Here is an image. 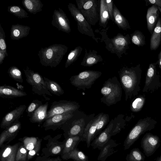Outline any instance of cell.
I'll use <instances>...</instances> for the list:
<instances>
[{
  "instance_id": "obj_13",
  "label": "cell",
  "mask_w": 161,
  "mask_h": 161,
  "mask_svg": "<svg viewBox=\"0 0 161 161\" xmlns=\"http://www.w3.org/2000/svg\"><path fill=\"white\" fill-rule=\"evenodd\" d=\"M73 113L74 112H69L55 115L45 120L43 126L46 130L50 129L55 130L60 128L73 117Z\"/></svg>"
},
{
  "instance_id": "obj_50",
  "label": "cell",
  "mask_w": 161,
  "mask_h": 161,
  "mask_svg": "<svg viewBox=\"0 0 161 161\" xmlns=\"http://www.w3.org/2000/svg\"><path fill=\"white\" fill-rule=\"evenodd\" d=\"M41 161H61V159L59 156L55 158H43L40 157Z\"/></svg>"
},
{
  "instance_id": "obj_24",
  "label": "cell",
  "mask_w": 161,
  "mask_h": 161,
  "mask_svg": "<svg viewBox=\"0 0 161 161\" xmlns=\"http://www.w3.org/2000/svg\"><path fill=\"white\" fill-rule=\"evenodd\" d=\"M159 14V11L155 5H152L147 9L146 15L147 27L151 35L157 23Z\"/></svg>"
},
{
  "instance_id": "obj_36",
  "label": "cell",
  "mask_w": 161,
  "mask_h": 161,
  "mask_svg": "<svg viewBox=\"0 0 161 161\" xmlns=\"http://www.w3.org/2000/svg\"><path fill=\"white\" fill-rule=\"evenodd\" d=\"M131 39L133 44L138 47L143 46L145 44V37L139 31H136L131 35Z\"/></svg>"
},
{
  "instance_id": "obj_48",
  "label": "cell",
  "mask_w": 161,
  "mask_h": 161,
  "mask_svg": "<svg viewBox=\"0 0 161 161\" xmlns=\"http://www.w3.org/2000/svg\"><path fill=\"white\" fill-rule=\"evenodd\" d=\"M145 1L147 2L148 3L152 4V5H155L161 8V0H148Z\"/></svg>"
},
{
  "instance_id": "obj_31",
  "label": "cell",
  "mask_w": 161,
  "mask_h": 161,
  "mask_svg": "<svg viewBox=\"0 0 161 161\" xmlns=\"http://www.w3.org/2000/svg\"><path fill=\"white\" fill-rule=\"evenodd\" d=\"M43 78L46 83L47 88L50 93L57 96L63 95L64 91L60 85L56 82L51 80L45 77Z\"/></svg>"
},
{
  "instance_id": "obj_21",
  "label": "cell",
  "mask_w": 161,
  "mask_h": 161,
  "mask_svg": "<svg viewBox=\"0 0 161 161\" xmlns=\"http://www.w3.org/2000/svg\"><path fill=\"white\" fill-rule=\"evenodd\" d=\"M23 91L11 86L3 85L0 86V97L3 98L21 97L27 95Z\"/></svg>"
},
{
  "instance_id": "obj_22",
  "label": "cell",
  "mask_w": 161,
  "mask_h": 161,
  "mask_svg": "<svg viewBox=\"0 0 161 161\" xmlns=\"http://www.w3.org/2000/svg\"><path fill=\"white\" fill-rule=\"evenodd\" d=\"M84 141L83 136H69L65 139L64 146L61 154L64 159L66 156L77 147L81 141Z\"/></svg>"
},
{
  "instance_id": "obj_30",
  "label": "cell",
  "mask_w": 161,
  "mask_h": 161,
  "mask_svg": "<svg viewBox=\"0 0 161 161\" xmlns=\"http://www.w3.org/2000/svg\"><path fill=\"white\" fill-rule=\"evenodd\" d=\"M99 8L100 25L105 28L108 23V19L110 17L108 11L106 0L100 1Z\"/></svg>"
},
{
  "instance_id": "obj_52",
  "label": "cell",
  "mask_w": 161,
  "mask_h": 161,
  "mask_svg": "<svg viewBox=\"0 0 161 161\" xmlns=\"http://www.w3.org/2000/svg\"><path fill=\"white\" fill-rule=\"evenodd\" d=\"M155 161H161V155L157 158Z\"/></svg>"
},
{
  "instance_id": "obj_6",
  "label": "cell",
  "mask_w": 161,
  "mask_h": 161,
  "mask_svg": "<svg viewBox=\"0 0 161 161\" xmlns=\"http://www.w3.org/2000/svg\"><path fill=\"white\" fill-rule=\"evenodd\" d=\"M27 82L32 86V91L39 95H46L52 96L48 90L45 81L38 73L35 72L28 66L23 69Z\"/></svg>"
},
{
  "instance_id": "obj_12",
  "label": "cell",
  "mask_w": 161,
  "mask_h": 161,
  "mask_svg": "<svg viewBox=\"0 0 161 161\" xmlns=\"http://www.w3.org/2000/svg\"><path fill=\"white\" fill-rule=\"evenodd\" d=\"M51 23L59 31L68 33L71 32L69 20L65 12L60 8L54 10Z\"/></svg>"
},
{
  "instance_id": "obj_25",
  "label": "cell",
  "mask_w": 161,
  "mask_h": 161,
  "mask_svg": "<svg viewBox=\"0 0 161 161\" xmlns=\"http://www.w3.org/2000/svg\"><path fill=\"white\" fill-rule=\"evenodd\" d=\"M30 29L31 28L28 26L18 24L12 25L10 29V37L13 40H18L27 36Z\"/></svg>"
},
{
  "instance_id": "obj_16",
  "label": "cell",
  "mask_w": 161,
  "mask_h": 161,
  "mask_svg": "<svg viewBox=\"0 0 161 161\" xmlns=\"http://www.w3.org/2000/svg\"><path fill=\"white\" fill-rule=\"evenodd\" d=\"M103 113H101L91 120L86 125L84 130L83 136L86 141L87 148L96 138V133L97 123Z\"/></svg>"
},
{
  "instance_id": "obj_51",
  "label": "cell",
  "mask_w": 161,
  "mask_h": 161,
  "mask_svg": "<svg viewBox=\"0 0 161 161\" xmlns=\"http://www.w3.org/2000/svg\"><path fill=\"white\" fill-rule=\"evenodd\" d=\"M157 62L159 67L161 69V50L158 54V60Z\"/></svg>"
},
{
  "instance_id": "obj_33",
  "label": "cell",
  "mask_w": 161,
  "mask_h": 161,
  "mask_svg": "<svg viewBox=\"0 0 161 161\" xmlns=\"http://www.w3.org/2000/svg\"><path fill=\"white\" fill-rule=\"evenodd\" d=\"M146 101L145 96L140 95L137 96L132 102L130 106V110L134 112L140 111L143 108Z\"/></svg>"
},
{
  "instance_id": "obj_32",
  "label": "cell",
  "mask_w": 161,
  "mask_h": 161,
  "mask_svg": "<svg viewBox=\"0 0 161 161\" xmlns=\"http://www.w3.org/2000/svg\"><path fill=\"white\" fill-rule=\"evenodd\" d=\"M71 159L74 161H88V157L77 148L69 153L64 159Z\"/></svg>"
},
{
  "instance_id": "obj_23",
  "label": "cell",
  "mask_w": 161,
  "mask_h": 161,
  "mask_svg": "<svg viewBox=\"0 0 161 161\" xmlns=\"http://www.w3.org/2000/svg\"><path fill=\"white\" fill-rule=\"evenodd\" d=\"M19 144L5 146L0 153V161H15V157Z\"/></svg>"
},
{
  "instance_id": "obj_20",
  "label": "cell",
  "mask_w": 161,
  "mask_h": 161,
  "mask_svg": "<svg viewBox=\"0 0 161 161\" xmlns=\"http://www.w3.org/2000/svg\"><path fill=\"white\" fill-rule=\"evenodd\" d=\"M120 144L117 143L115 140L111 139L100 150L97 160L99 161H105L108 157L118 151L115 148Z\"/></svg>"
},
{
  "instance_id": "obj_44",
  "label": "cell",
  "mask_w": 161,
  "mask_h": 161,
  "mask_svg": "<svg viewBox=\"0 0 161 161\" xmlns=\"http://www.w3.org/2000/svg\"><path fill=\"white\" fill-rule=\"evenodd\" d=\"M0 50L7 52V47L5 42V33L0 24Z\"/></svg>"
},
{
  "instance_id": "obj_41",
  "label": "cell",
  "mask_w": 161,
  "mask_h": 161,
  "mask_svg": "<svg viewBox=\"0 0 161 161\" xmlns=\"http://www.w3.org/2000/svg\"><path fill=\"white\" fill-rule=\"evenodd\" d=\"M28 152L23 144L19 145L16 155L15 161H28Z\"/></svg>"
},
{
  "instance_id": "obj_19",
  "label": "cell",
  "mask_w": 161,
  "mask_h": 161,
  "mask_svg": "<svg viewBox=\"0 0 161 161\" xmlns=\"http://www.w3.org/2000/svg\"><path fill=\"white\" fill-rule=\"evenodd\" d=\"M62 134L57 135L53 138H50L47 145V151L51 155L61 154L63 150L65 139L63 142H60L58 140Z\"/></svg>"
},
{
  "instance_id": "obj_8",
  "label": "cell",
  "mask_w": 161,
  "mask_h": 161,
  "mask_svg": "<svg viewBox=\"0 0 161 161\" xmlns=\"http://www.w3.org/2000/svg\"><path fill=\"white\" fill-rule=\"evenodd\" d=\"M157 64V62L155 63H152L149 65L146 74L145 85L142 90L143 92L152 93L161 87L160 76L156 68Z\"/></svg>"
},
{
  "instance_id": "obj_15",
  "label": "cell",
  "mask_w": 161,
  "mask_h": 161,
  "mask_svg": "<svg viewBox=\"0 0 161 161\" xmlns=\"http://www.w3.org/2000/svg\"><path fill=\"white\" fill-rule=\"evenodd\" d=\"M25 105H20L7 114L2 119L0 125L1 128L6 129L11 126L20 118L26 108Z\"/></svg>"
},
{
  "instance_id": "obj_10",
  "label": "cell",
  "mask_w": 161,
  "mask_h": 161,
  "mask_svg": "<svg viewBox=\"0 0 161 161\" xmlns=\"http://www.w3.org/2000/svg\"><path fill=\"white\" fill-rule=\"evenodd\" d=\"M78 108V105L75 102L64 100L54 101L47 112L45 120L56 115L69 112H74Z\"/></svg>"
},
{
  "instance_id": "obj_43",
  "label": "cell",
  "mask_w": 161,
  "mask_h": 161,
  "mask_svg": "<svg viewBox=\"0 0 161 161\" xmlns=\"http://www.w3.org/2000/svg\"><path fill=\"white\" fill-rule=\"evenodd\" d=\"M42 104V102L37 99L33 100L29 104L26 112L28 117H31L36 110Z\"/></svg>"
},
{
  "instance_id": "obj_7",
  "label": "cell",
  "mask_w": 161,
  "mask_h": 161,
  "mask_svg": "<svg viewBox=\"0 0 161 161\" xmlns=\"http://www.w3.org/2000/svg\"><path fill=\"white\" fill-rule=\"evenodd\" d=\"M101 74L102 73L99 71H85L78 75L71 76L70 80L73 86L84 90L90 88Z\"/></svg>"
},
{
  "instance_id": "obj_11",
  "label": "cell",
  "mask_w": 161,
  "mask_h": 161,
  "mask_svg": "<svg viewBox=\"0 0 161 161\" xmlns=\"http://www.w3.org/2000/svg\"><path fill=\"white\" fill-rule=\"evenodd\" d=\"M141 147L147 157L153 154L160 144L159 137L150 133H146L142 139Z\"/></svg>"
},
{
  "instance_id": "obj_4",
  "label": "cell",
  "mask_w": 161,
  "mask_h": 161,
  "mask_svg": "<svg viewBox=\"0 0 161 161\" xmlns=\"http://www.w3.org/2000/svg\"><path fill=\"white\" fill-rule=\"evenodd\" d=\"M101 92L103 95L101 99L102 102L109 106L120 100L122 92L121 85L114 77L105 82Z\"/></svg>"
},
{
  "instance_id": "obj_18",
  "label": "cell",
  "mask_w": 161,
  "mask_h": 161,
  "mask_svg": "<svg viewBox=\"0 0 161 161\" xmlns=\"http://www.w3.org/2000/svg\"><path fill=\"white\" fill-rule=\"evenodd\" d=\"M21 128V124L17 120L11 126L5 129L0 136V147H2L3 143L6 141H10L17 135Z\"/></svg>"
},
{
  "instance_id": "obj_27",
  "label": "cell",
  "mask_w": 161,
  "mask_h": 161,
  "mask_svg": "<svg viewBox=\"0 0 161 161\" xmlns=\"http://www.w3.org/2000/svg\"><path fill=\"white\" fill-rule=\"evenodd\" d=\"M48 103L42 104L38 108L33 114L32 116L29 119L31 123H41L46 119Z\"/></svg>"
},
{
  "instance_id": "obj_38",
  "label": "cell",
  "mask_w": 161,
  "mask_h": 161,
  "mask_svg": "<svg viewBox=\"0 0 161 161\" xmlns=\"http://www.w3.org/2000/svg\"><path fill=\"white\" fill-rule=\"evenodd\" d=\"M130 38L129 35H128L126 36H121L116 38L114 41L116 48H120L121 50L127 49L130 43Z\"/></svg>"
},
{
  "instance_id": "obj_35",
  "label": "cell",
  "mask_w": 161,
  "mask_h": 161,
  "mask_svg": "<svg viewBox=\"0 0 161 161\" xmlns=\"http://www.w3.org/2000/svg\"><path fill=\"white\" fill-rule=\"evenodd\" d=\"M8 11L19 18H28V13L21 7L19 6H11L8 7Z\"/></svg>"
},
{
  "instance_id": "obj_40",
  "label": "cell",
  "mask_w": 161,
  "mask_h": 161,
  "mask_svg": "<svg viewBox=\"0 0 161 161\" xmlns=\"http://www.w3.org/2000/svg\"><path fill=\"white\" fill-rule=\"evenodd\" d=\"M39 140L37 137L25 136L22 138L23 144L29 152L34 148Z\"/></svg>"
},
{
  "instance_id": "obj_29",
  "label": "cell",
  "mask_w": 161,
  "mask_h": 161,
  "mask_svg": "<svg viewBox=\"0 0 161 161\" xmlns=\"http://www.w3.org/2000/svg\"><path fill=\"white\" fill-rule=\"evenodd\" d=\"M114 5L113 14L115 22L119 28L124 30L130 29V26L128 20L121 14Z\"/></svg>"
},
{
  "instance_id": "obj_28",
  "label": "cell",
  "mask_w": 161,
  "mask_h": 161,
  "mask_svg": "<svg viewBox=\"0 0 161 161\" xmlns=\"http://www.w3.org/2000/svg\"><path fill=\"white\" fill-rule=\"evenodd\" d=\"M22 3L27 11L34 14L42 11L43 6L40 0H23Z\"/></svg>"
},
{
  "instance_id": "obj_53",
  "label": "cell",
  "mask_w": 161,
  "mask_h": 161,
  "mask_svg": "<svg viewBox=\"0 0 161 161\" xmlns=\"http://www.w3.org/2000/svg\"><path fill=\"white\" fill-rule=\"evenodd\" d=\"M158 8V10L161 13V8H159V7H157Z\"/></svg>"
},
{
  "instance_id": "obj_26",
  "label": "cell",
  "mask_w": 161,
  "mask_h": 161,
  "mask_svg": "<svg viewBox=\"0 0 161 161\" xmlns=\"http://www.w3.org/2000/svg\"><path fill=\"white\" fill-rule=\"evenodd\" d=\"M161 42V19H158L150 38V47L151 50H156Z\"/></svg>"
},
{
  "instance_id": "obj_3",
  "label": "cell",
  "mask_w": 161,
  "mask_h": 161,
  "mask_svg": "<svg viewBox=\"0 0 161 161\" xmlns=\"http://www.w3.org/2000/svg\"><path fill=\"white\" fill-rule=\"evenodd\" d=\"M157 121L151 117H147L139 119L130 130L125 140L124 150L129 149L145 132L153 129Z\"/></svg>"
},
{
  "instance_id": "obj_34",
  "label": "cell",
  "mask_w": 161,
  "mask_h": 161,
  "mask_svg": "<svg viewBox=\"0 0 161 161\" xmlns=\"http://www.w3.org/2000/svg\"><path fill=\"white\" fill-rule=\"evenodd\" d=\"M145 159L144 155L137 148L131 150L125 158L126 161H144Z\"/></svg>"
},
{
  "instance_id": "obj_49",
  "label": "cell",
  "mask_w": 161,
  "mask_h": 161,
  "mask_svg": "<svg viewBox=\"0 0 161 161\" xmlns=\"http://www.w3.org/2000/svg\"><path fill=\"white\" fill-rule=\"evenodd\" d=\"M8 56L7 53L0 50V64L3 63V61L6 56Z\"/></svg>"
},
{
  "instance_id": "obj_37",
  "label": "cell",
  "mask_w": 161,
  "mask_h": 161,
  "mask_svg": "<svg viewBox=\"0 0 161 161\" xmlns=\"http://www.w3.org/2000/svg\"><path fill=\"white\" fill-rule=\"evenodd\" d=\"M82 51V48L80 47H78L70 51L68 56L65 63V68H67L76 60Z\"/></svg>"
},
{
  "instance_id": "obj_45",
  "label": "cell",
  "mask_w": 161,
  "mask_h": 161,
  "mask_svg": "<svg viewBox=\"0 0 161 161\" xmlns=\"http://www.w3.org/2000/svg\"><path fill=\"white\" fill-rule=\"evenodd\" d=\"M93 54L88 56L84 61V64L83 65L85 66H90L97 63L99 61V58L97 57V55H93Z\"/></svg>"
},
{
  "instance_id": "obj_42",
  "label": "cell",
  "mask_w": 161,
  "mask_h": 161,
  "mask_svg": "<svg viewBox=\"0 0 161 161\" xmlns=\"http://www.w3.org/2000/svg\"><path fill=\"white\" fill-rule=\"evenodd\" d=\"M109 120V116L108 114H103L98 121L96 133V138L97 136L101 132L102 130L107 124Z\"/></svg>"
},
{
  "instance_id": "obj_39",
  "label": "cell",
  "mask_w": 161,
  "mask_h": 161,
  "mask_svg": "<svg viewBox=\"0 0 161 161\" xmlns=\"http://www.w3.org/2000/svg\"><path fill=\"white\" fill-rule=\"evenodd\" d=\"M8 73L9 76L14 80L19 82L23 83L22 73L17 67L13 66L10 67L8 70Z\"/></svg>"
},
{
  "instance_id": "obj_1",
  "label": "cell",
  "mask_w": 161,
  "mask_h": 161,
  "mask_svg": "<svg viewBox=\"0 0 161 161\" xmlns=\"http://www.w3.org/2000/svg\"><path fill=\"white\" fill-rule=\"evenodd\" d=\"M142 70L140 64L134 67L124 68L119 75L125 95V100L137 96L141 90Z\"/></svg>"
},
{
  "instance_id": "obj_47",
  "label": "cell",
  "mask_w": 161,
  "mask_h": 161,
  "mask_svg": "<svg viewBox=\"0 0 161 161\" xmlns=\"http://www.w3.org/2000/svg\"><path fill=\"white\" fill-rule=\"evenodd\" d=\"M107 6L111 19L114 21V19L113 14V1L111 0H106Z\"/></svg>"
},
{
  "instance_id": "obj_9",
  "label": "cell",
  "mask_w": 161,
  "mask_h": 161,
  "mask_svg": "<svg viewBox=\"0 0 161 161\" xmlns=\"http://www.w3.org/2000/svg\"><path fill=\"white\" fill-rule=\"evenodd\" d=\"M69 10L72 16L76 21L77 29L81 33L95 38V35L91 25L86 20L84 17L75 5L72 3L68 5Z\"/></svg>"
},
{
  "instance_id": "obj_46",
  "label": "cell",
  "mask_w": 161,
  "mask_h": 161,
  "mask_svg": "<svg viewBox=\"0 0 161 161\" xmlns=\"http://www.w3.org/2000/svg\"><path fill=\"white\" fill-rule=\"evenodd\" d=\"M42 141V139H39L34 148L28 152L27 157L28 161L32 159L39 152L41 149Z\"/></svg>"
},
{
  "instance_id": "obj_2",
  "label": "cell",
  "mask_w": 161,
  "mask_h": 161,
  "mask_svg": "<svg viewBox=\"0 0 161 161\" xmlns=\"http://www.w3.org/2000/svg\"><path fill=\"white\" fill-rule=\"evenodd\" d=\"M68 49L66 46L61 44L42 48L38 53L40 62L43 66L55 67L60 63Z\"/></svg>"
},
{
  "instance_id": "obj_5",
  "label": "cell",
  "mask_w": 161,
  "mask_h": 161,
  "mask_svg": "<svg viewBox=\"0 0 161 161\" xmlns=\"http://www.w3.org/2000/svg\"><path fill=\"white\" fill-rule=\"evenodd\" d=\"M77 8L87 22L94 25L99 20V8L96 0H76Z\"/></svg>"
},
{
  "instance_id": "obj_14",
  "label": "cell",
  "mask_w": 161,
  "mask_h": 161,
  "mask_svg": "<svg viewBox=\"0 0 161 161\" xmlns=\"http://www.w3.org/2000/svg\"><path fill=\"white\" fill-rule=\"evenodd\" d=\"M114 124V121L112 119L106 128L99 134L92 142L91 146L93 149L100 150L103 146L111 139V133Z\"/></svg>"
},
{
  "instance_id": "obj_17",
  "label": "cell",
  "mask_w": 161,
  "mask_h": 161,
  "mask_svg": "<svg viewBox=\"0 0 161 161\" xmlns=\"http://www.w3.org/2000/svg\"><path fill=\"white\" fill-rule=\"evenodd\" d=\"M70 125L64 130L65 139L69 136L83 135L86 127L83 118L74 121Z\"/></svg>"
}]
</instances>
